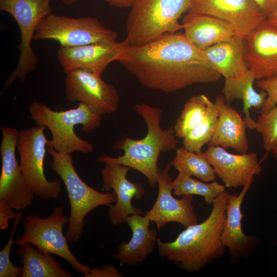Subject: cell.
<instances>
[{
	"label": "cell",
	"instance_id": "1",
	"mask_svg": "<svg viewBox=\"0 0 277 277\" xmlns=\"http://www.w3.org/2000/svg\"><path fill=\"white\" fill-rule=\"evenodd\" d=\"M116 61L144 86L168 93L195 84L214 83L222 76L204 52L181 33L125 46Z\"/></svg>",
	"mask_w": 277,
	"mask_h": 277
},
{
	"label": "cell",
	"instance_id": "2",
	"mask_svg": "<svg viewBox=\"0 0 277 277\" xmlns=\"http://www.w3.org/2000/svg\"><path fill=\"white\" fill-rule=\"evenodd\" d=\"M228 193L225 190L212 203L207 217L182 231L175 240L163 242L160 238L157 248L160 256L187 272H199L207 265L222 257L225 247L221 235L226 217Z\"/></svg>",
	"mask_w": 277,
	"mask_h": 277
},
{
	"label": "cell",
	"instance_id": "3",
	"mask_svg": "<svg viewBox=\"0 0 277 277\" xmlns=\"http://www.w3.org/2000/svg\"><path fill=\"white\" fill-rule=\"evenodd\" d=\"M133 109L145 121L147 133L139 140H134L126 135L118 140L114 149L124 151L122 155L113 157L106 154L101 155L97 162L104 164H120L135 169L142 173L148 180L149 185L155 188L161 170L157 161L161 152H167L176 148L177 137L175 135L173 127L163 129L161 126L163 111L157 107L146 103L135 104Z\"/></svg>",
	"mask_w": 277,
	"mask_h": 277
},
{
	"label": "cell",
	"instance_id": "4",
	"mask_svg": "<svg viewBox=\"0 0 277 277\" xmlns=\"http://www.w3.org/2000/svg\"><path fill=\"white\" fill-rule=\"evenodd\" d=\"M29 111L36 125H44L50 131L52 139L48 140V147L61 154L93 151V144L80 137L74 131V127L81 124L83 132L91 133L101 124L102 115L85 105L79 103L77 108L56 111L41 102L34 101L29 106Z\"/></svg>",
	"mask_w": 277,
	"mask_h": 277
},
{
	"label": "cell",
	"instance_id": "5",
	"mask_svg": "<svg viewBox=\"0 0 277 277\" xmlns=\"http://www.w3.org/2000/svg\"><path fill=\"white\" fill-rule=\"evenodd\" d=\"M190 0H138L126 22L125 46L142 45L166 33L183 29L179 22L190 9Z\"/></svg>",
	"mask_w": 277,
	"mask_h": 277
},
{
	"label": "cell",
	"instance_id": "6",
	"mask_svg": "<svg viewBox=\"0 0 277 277\" xmlns=\"http://www.w3.org/2000/svg\"><path fill=\"white\" fill-rule=\"evenodd\" d=\"M47 151L52 157L50 166L64 182L69 200L70 213L66 236L69 243H77L82 238L86 216L97 207H109L115 203L116 194L100 192L87 184L74 168L72 153L61 154L51 147Z\"/></svg>",
	"mask_w": 277,
	"mask_h": 277
},
{
	"label": "cell",
	"instance_id": "7",
	"mask_svg": "<svg viewBox=\"0 0 277 277\" xmlns=\"http://www.w3.org/2000/svg\"><path fill=\"white\" fill-rule=\"evenodd\" d=\"M50 0H0V10L10 14L16 21L20 31V51L16 68L6 78L1 94L19 78L24 83L26 76L36 67L38 58L31 42L40 21L51 13Z\"/></svg>",
	"mask_w": 277,
	"mask_h": 277
},
{
	"label": "cell",
	"instance_id": "8",
	"mask_svg": "<svg viewBox=\"0 0 277 277\" xmlns=\"http://www.w3.org/2000/svg\"><path fill=\"white\" fill-rule=\"evenodd\" d=\"M46 127L35 125L19 131L16 148L19 155L22 175L35 196L49 200L57 197L61 192V181H48L44 173L46 146L48 140L44 131Z\"/></svg>",
	"mask_w": 277,
	"mask_h": 277
},
{
	"label": "cell",
	"instance_id": "9",
	"mask_svg": "<svg viewBox=\"0 0 277 277\" xmlns=\"http://www.w3.org/2000/svg\"><path fill=\"white\" fill-rule=\"evenodd\" d=\"M22 220L25 230L15 241L17 246L33 244L43 251L65 259L74 270L83 274V276L89 272L90 267L80 263L69 248L67 239L63 232L69 216L64 214L61 207H56L51 214L45 219L30 214Z\"/></svg>",
	"mask_w": 277,
	"mask_h": 277
},
{
	"label": "cell",
	"instance_id": "10",
	"mask_svg": "<svg viewBox=\"0 0 277 277\" xmlns=\"http://www.w3.org/2000/svg\"><path fill=\"white\" fill-rule=\"evenodd\" d=\"M116 32L90 16L72 18L52 13L37 25L33 39H52L62 47H72L100 42L116 41Z\"/></svg>",
	"mask_w": 277,
	"mask_h": 277
},
{
	"label": "cell",
	"instance_id": "11",
	"mask_svg": "<svg viewBox=\"0 0 277 277\" xmlns=\"http://www.w3.org/2000/svg\"><path fill=\"white\" fill-rule=\"evenodd\" d=\"M1 130L0 204L12 209L25 210L35 195L24 178L16 159L15 151L19 131L4 126L1 127Z\"/></svg>",
	"mask_w": 277,
	"mask_h": 277
},
{
	"label": "cell",
	"instance_id": "12",
	"mask_svg": "<svg viewBox=\"0 0 277 277\" xmlns=\"http://www.w3.org/2000/svg\"><path fill=\"white\" fill-rule=\"evenodd\" d=\"M66 74L65 94L69 101L78 102L101 115L117 110V91L114 86L105 82L101 75L84 69H75Z\"/></svg>",
	"mask_w": 277,
	"mask_h": 277
},
{
	"label": "cell",
	"instance_id": "13",
	"mask_svg": "<svg viewBox=\"0 0 277 277\" xmlns=\"http://www.w3.org/2000/svg\"><path fill=\"white\" fill-rule=\"evenodd\" d=\"M190 1L189 11L211 15L229 23L236 35L245 39L267 19L254 0Z\"/></svg>",
	"mask_w": 277,
	"mask_h": 277
},
{
	"label": "cell",
	"instance_id": "14",
	"mask_svg": "<svg viewBox=\"0 0 277 277\" xmlns=\"http://www.w3.org/2000/svg\"><path fill=\"white\" fill-rule=\"evenodd\" d=\"M168 163L161 171L157 179L158 194L151 209L144 216L154 223L158 230L171 222L179 223L187 228L197 223V215L192 205V195L177 199L172 195V180L169 174L171 166Z\"/></svg>",
	"mask_w": 277,
	"mask_h": 277
},
{
	"label": "cell",
	"instance_id": "15",
	"mask_svg": "<svg viewBox=\"0 0 277 277\" xmlns=\"http://www.w3.org/2000/svg\"><path fill=\"white\" fill-rule=\"evenodd\" d=\"M130 169L126 166L115 164H105L102 169V190L107 192L112 189L116 196L115 204L109 206L108 209V219L112 226L125 223L130 215L143 213L141 209L131 204L133 197L142 198L145 189L141 183L131 182L127 178Z\"/></svg>",
	"mask_w": 277,
	"mask_h": 277
},
{
	"label": "cell",
	"instance_id": "16",
	"mask_svg": "<svg viewBox=\"0 0 277 277\" xmlns=\"http://www.w3.org/2000/svg\"><path fill=\"white\" fill-rule=\"evenodd\" d=\"M204 153L226 188L243 187L262 171L255 152L235 154L221 146L208 145Z\"/></svg>",
	"mask_w": 277,
	"mask_h": 277
},
{
	"label": "cell",
	"instance_id": "17",
	"mask_svg": "<svg viewBox=\"0 0 277 277\" xmlns=\"http://www.w3.org/2000/svg\"><path fill=\"white\" fill-rule=\"evenodd\" d=\"M253 181L247 182L240 193H228L221 241L228 249L233 264L238 263L241 258H249L260 243L255 235H247L243 231L242 225V205Z\"/></svg>",
	"mask_w": 277,
	"mask_h": 277
},
{
	"label": "cell",
	"instance_id": "18",
	"mask_svg": "<svg viewBox=\"0 0 277 277\" xmlns=\"http://www.w3.org/2000/svg\"><path fill=\"white\" fill-rule=\"evenodd\" d=\"M124 47L123 42L116 41L60 47L57 56L66 74L75 69H84L101 75L110 63L116 61Z\"/></svg>",
	"mask_w": 277,
	"mask_h": 277
},
{
	"label": "cell",
	"instance_id": "19",
	"mask_svg": "<svg viewBox=\"0 0 277 277\" xmlns=\"http://www.w3.org/2000/svg\"><path fill=\"white\" fill-rule=\"evenodd\" d=\"M246 61L256 80L277 77V29L267 19L245 38Z\"/></svg>",
	"mask_w": 277,
	"mask_h": 277
},
{
	"label": "cell",
	"instance_id": "20",
	"mask_svg": "<svg viewBox=\"0 0 277 277\" xmlns=\"http://www.w3.org/2000/svg\"><path fill=\"white\" fill-rule=\"evenodd\" d=\"M132 232L129 242L122 243L116 253L112 254L121 265L138 266L148 259L154 251L158 240L157 232L150 229V220L139 214H132L126 219Z\"/></svg>",
	"mask_w": 277,
	"mask_h": 277
},
{
	"label": "cell",
	"instance_id": "21",
	"mask_svg": "<svg viewBox=\"0 0 277 277\" xmlns=\"http://www.w3.org/2000/svg\"><path fill=\"white\" fill-rule=\"evenodd\" d=\"M218 116L212 137L208 146L231 148L240 153H247L249 144L244 118L228 105L223 95L217 96L214 102Z\"/></svg>",
	"mask_w": 277,
	"mask_h": 277
},
{
	"label": "cell",
	"instance_id": "22",
	"mask_svg": "<svg viewBox=\"0 0 277 277\" xmlns=\"http://www.w3.org/2000/svg\"><path fill=\"white\" fill-rule=\"evenodd\" d=\"M181 23L186 37L202 51L236 34L231 24L209 15L189 11Z\"/></svg>",
	"mask_w": 277,
	"mask_h": 277
},
{
	"label": "cell",
	"instance_id": "23",
	"mask_svg": "<svg viewBox=\"0 0 277 277\" xmlns=\"http://www.w3.org/2000/svg\"><path fill=\"white\" fill-rule=\"evenodd\" d=\"M246 39L235 34L203 52L215 70L225 78L249 69L246 61Z\"/></svg>",
	"mask_w": 277,
	"mask_h": 277
},
{
	"label": "cell",
	"instance_id": "24",
	"mask_svg": "<svg viewBox=\"0 0 277 277\" xmlns=\"http://www.w3.org/2000/svg\"><path fill=\"white\" fill-rule=\"evenodd\" d=\"M256 81L254 73L250 69L234 76L225 78L222 90L225 100L229 103L236 99L243 102V113L247 128L255 129L256 122L250 116L249 109L261 110L266 99L267 93L261 90L256 91L254 82Z\"/></svg>",
	"mask_w": 277,
	"mask_h": 277
},
{
	"label": "cell",
	"instance_id": "25",
	"mask_svg": "<svg viewBox=\"0 0 277 277\" xmlns=\"http://www.w3.org/2000/svg\"><path fill=\"white\" fill-rule=\"evenodd\" d=\"M19 247L16 252L22 261V277L73 276L70 272L61 267L53 254L35 249L29 243Z\"/></svg>",
	"mask_w": 277,
	"mask_h": 277
},
{
	"label": "cell",
	"instance_id": "26",
	"mask_svg": "<svg viewBox=\"0 0 277 277\" xmlns=\"http://www.w3.org/2000/svg\"><path fill=\"white\" fill-rule=\"evenodd\" d=\"M214 106L205 94L191 97L186 101L173 127L176 137L183 138L190 131L201 124Z\"/></svg>",
	"mask_w": 277,
	"mask_h": 277
},
{
	"label": "cell",
	"instance_id": "27",
	"mask_svg": "<svg viewBox=\"0 0 277 277\" xmlns=\"http://www.w3.org/2000/svg\"><path fill=\"white\" fill-rule=\"evenodd\" d=\"M179 172L190 176H195L205 182L215 181L216 174L204 152L196 153L187 150L184 147L176 149V155L170 162Z\"/></svg>",
	"mask_w": 277,
	"mask_h": 277
},
{
	"label": "cell",
	"instance_id": "28",
	"mask_svg": "<svg viewBox=\"0 0 277 277\" xmlns=\"http://www.w3.org/2000/svg\"><path fill=\"white\" fill-rule=\"evenodd\" d=\"M217 116V109L214 103V106L206 119L183 138V147L192 152H202L203 147L208 144L212 137Z\"/></svg>",
	"mask_w": 277,
	"mask_h": 277
},
{
	"label": "cell",
	"instance_id": "29",
	"mask_svg": "<svg viewBox=\"0 0 277 277\" xmlns=\"http://www.w3.org/2000/svg\"><path fill=\"white\" fill-rule=\"evenodd\" d=\"M255 129L262 135L266 153L271 152L277 146V104L268 112L261 113Z\"/></svg>",
	"mask_w": 277,
	"mask_h": 277
},
{
	"label": "cell",
	"instance_id": "30",
	"mask_svg": "<svg viewBox=\"0 0 277 277\" xmlns=\"http://www.w3.org/2000/svg\"><path fill=\"white\" fill-rule=\"evenodd\" d=\"M23 212H17L14 223L9 239L0 251V277H18L22 276L23 268L13 265L10 260V252L13 244L15 242L13 236L16 227L22 217Z\"/></svg>",
	"mask_w": 277,
	"mask_h": 277
},
{
	"label": "cell",
	"instance_id": "31",
	"mask_svg": "<svg viewBox=\"0 0 277 277\" xmlns=\"http://www.w3.org/2000/svg\"><path fill=\"white\" fill-rule=\"evenodd\" d=\"M225 188L224 185H222L215 181L209 183L196 180L195 195L203 196L206 203L210 205L213 203L219 195L226 190Z\"/></svg>",
	"mask_w": 277,
	"mask_h": 277
},
{
	"label": "cell",
	"instance_id": "32",
	"mask_svg": "<svg viewBox=\"0 0 277 277\" xmlns=\"http://www.w3.org/2000/svg\"><path fill=\"white\" fill-rule=\"evenodd\" d=\"M256 85L267 93L266 99L260 110L261 113H267L277 104V77L256 80Z\"/></svg>",
	"mask_w": 277,
	"mask_h": 277
},
{
	"label": "cell",
	"instance_id": "33",
	"mask_svg": "<svg viewBox=\"0 0 277 277\" xmlns=\"http://www.w3.org/2000/svg\"><path fill=\"white\" fill-rule=\"evenodd\" d=\"M196 180L184 173L179 172L172 183L173 194L176 196L195 195Z\"/></svg>",
	"mask_w": 277,
	"mask_h": 277
},
{
	"label": "cell",
	"instance_id": "34",
	"mask_svg": "<svg viewBox=\"0 0 277 277\" xmlns=\"http://www.w3.org/2000/svg\"><path fill=\"white\" fill-rule=\"evenodd\" d=\"M115 266L110 265H103L101 268L95 266L91 268L89 272L84 277H122Z\"/></svg>",
	"mask_w": 277,
	"mask_h": 277
},
{
	"label": "cell",
	"instance_id": "35",
	"mask_svg": "<svg viewBox=\"0 0 277 277\" xmlns=\"http://www.w3.org/2000/svg\"><path fill=\"white\" fill-rule=\"evenodd\" d=\"M16 214L9 206L0 204V229L5 230L9 226V220L15 218Z\"/></svg>",
	"mask_w": 277,
	"mask_h": 277
},
{
	"label": "cell",
	"instance_id": "36",
	"mask_svg": "<svg viewBox=\"0 0 277 277\" xmlns=\"http://www.w3.org/2000/svg\"><path fill=\"white\" fill-rule=\"evenodd\" d=\"M268 18L277 8V0H254Z\"/></svg>",
	"mask_w": 277,
	"mask_h": 277
},
{
	"label": "cell",
	"instance_id": "37",
	"mask_svg": "<svg viewBox=\"0 0 277 277\" xmlns=\"http://www.w3.org/2000/svg\"><path fill=\"white\" fill-rule=\"evenodd\" d=\"M110 5L117 8L132 7L138 0H104Z\"/></svg>",
	"mask_w": 277,
	"mask_h": 277
},
{
	"label": "cell",
	"instance_id": "38",
	"mask_svg": "<svg viewBox=\"0 0 277 277\" xmlns=\"http://www.w3.org/2000/svg\"><path fill=\"white\" fill-rule=\"evenodd\" d=\"M269 23L277 29V8L273 13L267 18Z\"/></svg>",
	"mask_w": 277,
	"mask_h": 277
},
{
	"label": "cell",
	"instance_id": "39",
	"mask_svg": "<svg viewBox=\"0 0 277 277\" xmlns=\"http://www.w3.org/2000/svg\"><path fill=\"white\" fill-rule=\"evenodd\" d=\"M66 5H70L77 2L81 1L83 0H61Z\"/></svg>",
	"mask_w": 277,
	"mask_h": 277
},
{
	"label": "cell",
	"instance_id": "40",
	"mask_svg": "<svg viewBox=\"0 0 277 277\" xmlns=\"http://www.w3.org/2000/svg\"><path fill=\"white\" fill-rule=\"evenodd\" d=\"M271 153L273 157L277 159V146L273 149Z\"/></svg>",
	"mask_w": 277,
	"mask_h": 277
},
{
	"label": "cell",
	"instance_id": "41",
	"mask_svg": "<svg viewBox=\"0 0 277 277\" xmlns=\"http://www.w3.org/2000/svg\"><path fill=\"white\" fill-rule=\"evenodd\" d=\"M275 244L277 245V242H275Z\"/></svg>",
	"mask_w": 277,
	"mask_h": 277
}]
</instances>
